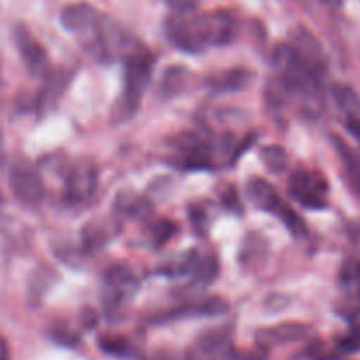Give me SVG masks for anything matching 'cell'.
I'll use <instances>...</instances> for the list:
<instances>
[{"mask_svg":"<svg viewBox=\"0 0 360 360\" xmlns=\"http://www.w3.org/2000/svg\"><path fill=\"white\" fill-rule=\"evenodd\" d=\"M60 20L70 34L76 35L84 51L101 63L127 60L144 48L122 25L90 4H70L62 11Z\"/></svg>","mask_w":360,"mask_h":360,"instance_id":"obj_1","label":"cell"},{"mask_svg":"<svg viewBox=\"0 0 360 360\" xmlns=\"http://www.w3.org/2000/svg\"><path fill=\"white\" fill-rule=\"evenodd\" d=\"M165 34L176 48L186 53H202L231 44L238 35V20L229 11L172 13L165 21Z\"/></svg>","mask_w":360,"mask_h":360,"instance_id":"obj_2","label":"cell"},{"mask_svg":"<svg viewBox=\"0 0 360 360\" xmlns=\"http://www.w3.org/2000/svg\"><path fill=\"white\" fill-rule=\"evenodd\" d=\"M274 83L287 95L297 98L308 115H316L323 108V91L319 74L313 72L292 44H281L274 49Z\"/></svg>","mask_w":360,"mask_h":360,"instance_id":"obj_3","label":"cell"},{"mask_svg":"<svg viewBox=\"0 0 360 360\" xmlns=\"http://www.w3.org/2000/svg\"><path fill=\"white\" fill-rule=\"evenodd\" d=\"M153 63V55L146 48H141L125 60L123 91L112 108V123L127 122L139 111L144 91L150 86Z\"/></svg>","mask_w":360,"mask_h":360,"instance_id":"obj_4","label":"cell"},{"mask_svg":"<svg viewBox=\"0 0 360 360\" xmlns=\"http://www.w3.org/2000/svg\"><path fill=\"white\" fill-rule=\"evenodd\" d=\"M246 192H248V197L257 207L280 218L294 238L304 239L308 236V227H306L301 214L292 210L281 199L280 193L276 192V188L269 181H266L264 178H259V176H253L246 183Z\"/></svg>","mask_w":360,"mask_h":360,"instance_id":"obj_5","label":"cell"},{"mask_svg":"<svg viewBox=\"0 0 360 360\" xmlns=\"http://www.w3.org/2000/svg\"><path fill=\"white\" fill-rule=\"evenodd\" d=\"M98 188V171L91 158H79L65 178V199L70 206H86Z\"/></svg>","mask_w":360,"mask_h":360,"instance_id":"obj_6","label":"cell"},{"mask_svg":"<svg viewBox=\"0 0 360 360\" xmlns=\"http://www.w3.org/2000/svg\"><path fill=\"white\" fill-rule=\"evenodd\" d=\"M9 186L14 197L23 206L37 207L44 197V183H42L41 174L30 162L23 160V158L11 165Z\"/></svg>","mask_w":360,"mask_h":360,"instance_id":"obj_7","label":"cell"},{"mask_svg":"<svg viewBox=\"0 0 360 360\" xmlns=\"http://www.w3.org/2000/svg\"><path fill=\"white\" fill-rule=\"evenodd\" d=\"M104 301L108 311L115 313L123 309L139 288L136 273L127 266H115L105 273Z\"/></svg>","mask_w":360,"mask_h":360,"instance_id":"obj_8","label":"cell"},{"mask_svg":"<svg viewBox=\"0 0 360 360\" xmlns=\"http://www.w3.org/2000/svg\"><path fill=\"white\" fill-rule=\"evenodd\" d=\"M290 193L299 204L311 210H322L327 206L329 185L326 178L316 171L299 169L290 178Z\"/></svg>","mask_w":360,"mask_h":360,"instance_id":"obj_9","label":"cell"},{"mask_svg":"<svg viewBox=\"0 0 360 360\" xmlns=\"http://www.w3.org/2000/svg\"><path fill=\"white\" fill-rule=\"evenodd\" d=\"M13 39L14 44H16L18 53H20L21 60H23L25 67H27L28 72H30L32 76L46 77L51 72V70H49L48 53H46L44 46L39 42V39L32 34L30 28L25 27L23 23L14 25Z\"/></svg>","mask_w":360,"mask_h":360,"instance_id":"obj_10","label":"cell"},{"mask_svg":"<svg viewBox=\"0 0 360 360\" xmlns=\"http://www.w3.org/2000/svg\"><path fill=\"white\" fill-rule=\"evenodd\" d=\"M178 164L185 169H210L213 164V151L204 137L195 132H183L171 141Z\"/></svg>","mask_w":360,"mask_h":360,"instance_id":"obj_11","label":"cell"},{"mask_svg":"<svg viewBox=\"0 0 360 360\" xmlns=\"http://www.w3.org/2000/svg\"><path fill=\"white\" fill-rule=\"evenodd\" d=\"M70 81V72L67 69H56L51 70V72L46 76L44 86L39 91L37 98V111L41 115H46V112L51 111L56 104H58L60 97L65 91L67 84Z\"/></svg>","mask_w":360,"mask_h":360,"instance_id":"obj_12","label":"cell"},{"mask_svg":"<svg viewBox=\"0 0 360 360\" xmlns=\"http://www.w3.org/2000/svg\"><path fill=\"white\" fill-rule=\"evenodd\" d=\"M290 44L292 48L297 51V55L301 56L302 62H304L313 72L322 76L323 70H326V62H323L322 48H320L319 41H316L309 32L299 30L297 34L294 35Z\"/></svg>","mask_w":360,"mask_h":360,"instance_id":"obj_13","label":"cell"},{"mask_svg":"<svg viewBox=\"0 0 360 360\" xmlns=\"http://www.w3.org/2000/svg\"><path fill=\"white\" fill-rule=\"evenodd\" d=\"M227 311V302L220 297H210L202 299V301H193L188 304H183L176 308L172 313H165V315L158 316L160 322H167V320L174 319H185V316H202V315H220V313Z\"/></svg>","mask_w":360,"mask_h":360,"instance_id":"obj_14","label":"cell"},{"mask_svg":"<svg viewBox=\"0 0 360 360\" xmlns=\"http://www.w3.org/2000/svg\"><path fill=\"white\" fill-rule=\"evenodd\" d=\"M333 143L338 155H340L341 164H343L348 185H350L352 192H354L360 200V155L354 150V148L348 146L340 136H333Z\"/></svg>","mask_w":360,"mask_h":360,"instance_id":"obj_15","label":"cell"},{"mask_svg":"<svg viewBox=\"0 0 360 360\" xmlns=\"http://www.w3.org/2000/svg\"><path fill=\"white\" fill-rule=\"evenodd\" d=\"M311 333L308 326L304 323H281V326L269 327L257 333L260 341L267 345H285L292 341H299Z\"/></svg>","mask_w":360,"mask_h":360,"instance_id":"obj_16","label":"cell"},{"mask_svg":"<svg viewBox=\"0 0 360 360\" xmlns=\"http://www.w3.org/2000/svg\"><path fill=\"white\" fill-rule=\"evenodd\" d=\"M253 79V72L246 69H231L207 77V84L218 91H234L248 86Z\"/></svg>","mask_w":360,"mask_h":360,"instance_id":"obj_17","label":"cell"},{"mask_svg":"<svg viewBox=\"0 0 360 360\" xmlns=\"http://www.w3.org/2000/svg\"><path fill=\"white\" fill-rule=\"evenodd\" d=\"M334 98L338 105L348 115V118H360V97L354 88L340 83L334 86Z\"/></svg>","mask_w":360,"mask_h":360,"instance_id":"obj_18","label":"cell"},{"mask_svg":"<svg viewBox=\"0 0 360 360\" xmlns=\"http://www.w3.org/2000/svg\"><path fill=\"white\" fill-rule=\"evenodd\" d=\"M116 207H118L122 213L130 214V217H146L150 213V204L144 197H139L137 193H120L118 199H116Z\"/></svg>","mask_w":360,"mask_h":360,"instance_id":"obj_19","label":"cell"},{"mask_svg":"<svg viewBox=\"0 0 360 360\" xmlns=\"http://www.w3.org/2000/svg\"><path fill=\"white\" fill-rule=\"evenodd\" d=\"M108 224L102 220H94L84 227L83 231V239H84V246L88 250H95V248H101L104 243L109 241L111 238V231H108Z\"/></svg>","mask_w":360,"mask_h":360,"instance_id":"obj_20","label":"cell"},{"mask_svg":"<svg viewBox=\"0 0 360 360\" xmlns=\"http://www.w3.org/2000/svg\"><path fill=\"white\" fill-rule=\"evenodd\" d=\"M260 158L264 164L267 165L271 172H281L285 171L288 164L287 151L280 146H266L260 150Z\"/></svg>","mask_w":360,"mask_h":360,"instance_id":"obj_21","label":"cell"},{"mask_svg":"<svg viewBox=\"0 0 360 360\" xmlns=\"http://www.w3.org/2000/svg\"><path fill=\"white\" fill-rule=\"evenodd\" d=\"M218 260L217 257H204V259H199L195 269H193V276H195V281L202 285L213 283L214 278L218 276Z\"/></svg>","mask_w":360,"mask_h":360,"instance_id":"obj_22","label":"cell"},{"mask_svg":"<svg viewBox=\"0 0 360 360\" xmlns=\"http://www.w3.org/2000/svg\"><path fill=\"white\" fill-rule=\"evenodd\" d=\"M98 345H101V348L105 354H111L115 357H129L132 354V347H130V343L125 338L109 336L108 334V336L101 338Z\"/></svg>","mask_w":360,"mask_h":360,"instance_id":"obj_23","label":"cell"},{"mask_svg":"<svg viewBox=\"0 0 360 360\" xmlns=\"http://www.w3.org/2000/svg\"><path fill=\"white\" fill-rule=\"evenodd\" d=\"M186 83V70L183 67H172L169 72H165L164 79H162V94L172 95L183 88Z\"/></svg>","mask_w":360,"mask_h":360,"instance_id":"obj_24","label":"cell"},{"mask_svg":"<svg viewBox=\"0 0 360 360\" xmlns=\"http://www.w3.org/2000/svg\"><path fill=\"white\" fill-rule=\"evenodd\" d=\"M176 232V227L172 221H158L157 227L153 231V239L157 245H162V243L167 241L172 234Z\"/></svg>","mask_w":360,"mask_h":360,"instance_id":"obj_25","label":"cell"},{"mask_svg":"<svg viewBox=\"0 0 360 360\" xmlns=\"http://www.w3.org/2000/svg\"><path fill=\"white\" fill-rule=\"evenodd\" d=\"M340 348L343 352H360V326H354V330L340 341Z\"/></svg>","mask_w":360,"mask_h":360,"instance_id":"obj_26","label":"cell"},{"mask_svg":"<svg viewBox=\"0 0 360 360\" xmlns=\"http://www.w3.org/2000/svg\"><path fill=\"white\" fill-rule=\"evenodd\" d=\"M51 338L55 341H58L60 345H67V347L76 345V336H74L70 330L63 329V327H55V329L51 330Z\"/></svg>","mask_w":360,"mask_h":360,"instance_id":"obj_27","label":"cell"},{"mask_svg":"<svg viewBox=\"0 0 360 360\" xmlns=\"http://www.w3.org/2000/svg\"><path fill=\"white\" fill-rule=\"evenodd\" d=\"M172 6L174 13H188V11H195L199 0H167Z\"/></svg>","mask_w":360,"mask_h":360,"instance_id":"obj_28","label":"cell"},{"mask_svg":"<svg viewBox=\"0 0 360 360\" xmlns=\"http://www.w3.org/2000/svg\"><path fill=\"white\" fill-rule=\"evenodd\" d=\"M227 192L229 193H221V200H224L225 204H227V206H231V207H239V199H238V195H236V192L234 190L231 188V186H227Z\"/></svg>","mask_w":360,"mask_h":360,"instance_id":"obj_29","label":"cell"},{"mask_svg":"<svg viewBox=\"0 0 360 360\" xmlns=\"http://www.w3.org/2000/svg\"><path fill=\"white\" fill-rule=\"evenodd\" d=\"M347 129L355 139L360 141V118H347Z\"/></svg>","mask_w":360,"mask_h":360,"instance_id":"obj_30","label":"cell"},{"mask_svg":"<svg viewBox=\"0 0 360 360\" xmlns=\"http://www.w3.org/2000/svg\"><path fill=\"white\" fill-rule=\"evenodd\" d=\"M0 202H2V197H0Z\"/></svg>","mask_w":360,"mask_h":360,"instance_id":"obj_31","label":"cell"}]
</instances>
